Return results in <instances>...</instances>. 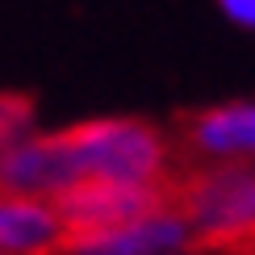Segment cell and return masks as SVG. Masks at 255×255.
Masks as SVG:
<instances>
[{
    "mask_svg": "<svg viewBox=\"0 0 255 255\" xmlns=\"http://www.w3.org/2000/svg\"><path fill=\"white\" fill-rule=\"evenodd\" d=\"M55 134V151L67 176V188L88 180L109 184H172L176 146L159 126L138 118H92Z\"/></svg>",
    "mask_w": 255,
    "mask_h": 255,
    "instance_id": "6da1fadb",
    "label": "cell"
},
{
    "mask_svg": "<svg viewBox=\"0 0 255 255\" xmlns=\"http://www.w3.org/2000/svg\"><path fill=\"white\" fill-rule=\"evenodd\" d=\"M172 205L201 251H247L255 243V163L180 167Z\"/></svg>",
    "mask_w": 255,
    "mask_h": 255,
    "instance_id": "7a4b0ae2",
    "label": "cell"
},
{
    "mask_svg": "<svg viewBox=\"0 0 255 255\" xmlns=\"http://www.w3.org/2000/svg\"><path fill=\"white\" fill-rule=\"evenodd\" d=\"M172 205V184H109L88 180L55 197V209L67 226V235H92V230L126 226L134 218H146L155 209Z\"/></svg>",
    "mask_w": 255,
    "mask_h": 255,
    "instance_id": "3957f363",
    "label": "cell"
},
{
    "mask_svg": "<svg viewBox=\"0 0 255 255\" xmlns=\"http://www.w3.org/2000/svg\"><path fill=\"white\" fill-rule=\"evenodd\" d=\"M193 247L188 222L176 205H163L146 218H134L126 226L92 230V235H67L63 255H184Z\"/></svg>",
    "mask_w": 255,
    "mask_h": 255,
    "instance_id": "277c9868",
    "label": "cell"
},
{
    "mask_svg": "<svg viewBox=\"0 0 255 255\" xmlns=\"http://www.w3.org/2000/svg\"><path fill=\"white\" fill-rule=\"evenodd\" d=\"M180 142L205 163H255V101H226L184 113Z\"/></svg>",
    "mask_w": 255,
    "mask_h": 255,
    "instance_id": "5b68a950",
    "label": "cell"
},
{
    "mask_svg": "<svg viewBox=\"0 0 255 255\" xmlns=\"http://www.w3.org/2000/svg\"><path fill=\"white\" fill-rule=\"evenodd\" d=\"M67 226L55 201L0 193V255H63Z\"/></svg>",
    "mask_w": 255,
    "mask_h": 255,
    "instance_id": "8992f818",
    "label": "cell"
},
{
    "mask_svg": "<svg viewBox=\"0 0 255 255\" xmlns=\"http://www.w3.org/2000/svg\"><path fill=\"white\" fill-rule=\"evenodd\" d=\"M29 126H34V101L21 92H0V146L29 134Z\"/></svg>",
    "mask_w": 255,
    "mask_h": 255,
    "instance_id": "52a82bcc",
    "label": "cell"
},
{
    "mask_svg": "<svg viewBox=\"0 0 255 255\" xmlns=\"http://www.w3.org/2000/svg\"><path fill=\"white\" fill-rule=\"evenodd\" d=\"M218 8H222V17H226L230 25L255 34V0H218Z\"/></svg>",
    "mask_w": 255,
    "mask_h": 255,
    "instance_id": "ba28073f",
    "label": "cell"
},
{
    "mask_svg": "<svg viewBox=\"0 0 255 255\" xmlns=\"http://www.w3.org/2000/svg\"><path fill=\"white\" fill-rule=\"evenodd\" d=\"M243 255H255V243H251V247H247V251H243Z\"/></svg>",
    "mask_w": 255,
    "mask_h": 255,
    "instance_id": "9c48e42d",
    "label": "cell"
}]
</instances>
